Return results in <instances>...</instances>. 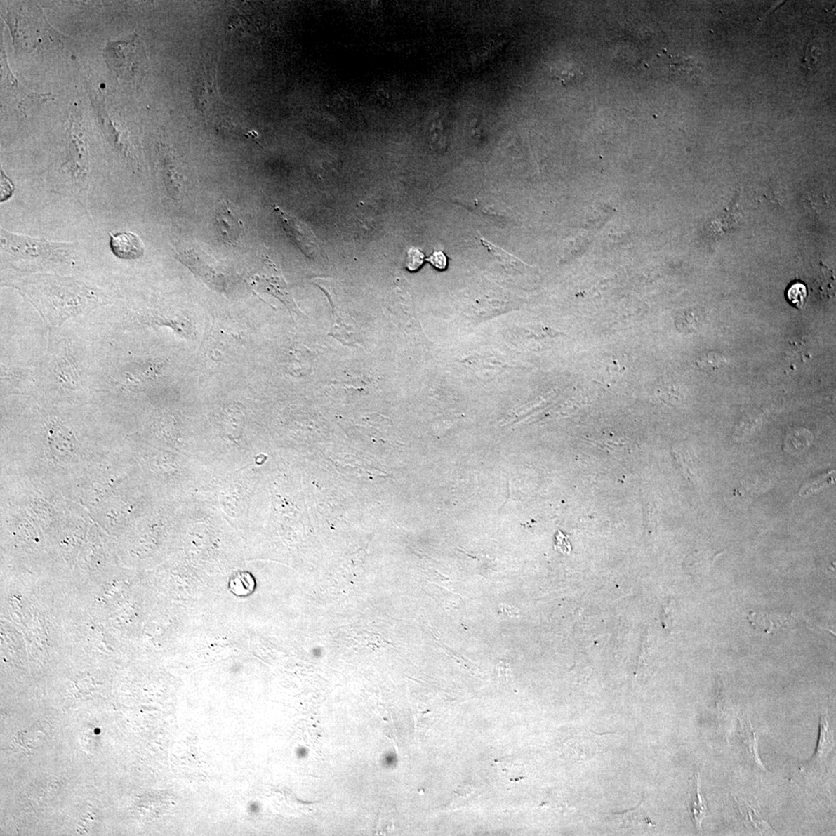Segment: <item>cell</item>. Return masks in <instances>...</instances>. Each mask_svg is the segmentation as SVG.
I'll list each match as a JSON object with an SVG mask.
<instances>
[{
	"instance_id": "cell-13",
	"label": "cell",
	"mask_w": 836,
	"mask_h": 836,
	"mask_svg": "<svg viewBox=\"0 0 836 836\" xmlns=\"http://www.w3.org/2000/svg\"><path fill=\"white\" fill-rule=\"evenodd\" d=\"M741 809L747 812L748 818H745V819H747L748 822L752 823V826L757 828V830L760 832L771 831L770 826L768 825L762 817L760 816L758 809L752 808V806L748 804H745L744 805L741 806Z\"/></svg>"
},
{
	"instance_id": "cell-12",
	"label": "cell",
	"mask_w": 836,
	"mask_h": 836,
	"mask_svg": "<svg viewBox=\"0 0 836 836\" xmlns=\"http://www.w3.org/2000/svg\"><path fill=\"white\" fill-rule=\"evenodd\" d=\"M786 298L789 304L793 307L802 308L807 301L808 290L806 285L801 281H795L789 284L786 290Z\"/></svg>"
},
{
	"instance_id": "cell-5",
	"label": "cell",
	"mask_w": 836,
	"mask_h": 836,
	"mask_svg": "<svg viewBox=\"0 0 836 836\" xmlns=\"http://www.w3.org/2000/svg\"><path fill=\"white\" fill-rule=\"evenodd\" d=\"M273 207L281 220L284 230L301 252L310 258L318 257L322 253L319 239L307 225L296 217L286 213L280 207Z\"/></svg>"
},
{
	"instance_id": "cell-11",
	"label": "cell",
	"mask_w": 836,
	"mask_h": 836,
	"mask_svg": "<svg viewBox=\"0 0 836 836\" xmlns=\"http://www.w3.org/2000/svg\"><path fill=\"white\" fill-rule=\"evenodd\" d=\"M694 785H693V793L691 798L690 812L691 814V819L695 825L700 828L702 826L703 820L707 816L709 809H708L706 802L704 801V797L700 790L701 786V781H700L699 774H695Z\"/></svg>"
},
{
	"instance_id": "cell-10",
	"label": "cell",
	"mask_w": 836,
	"mask_h": 836,
	"mask_svg": "<svg viewBox=\"0 0 836 836\" xmlns=\"http://www.w3.org/2000/svg\"><path fill=\"white\" fill-rule=\"evenodd\" d=\"M258 283L263 289L280 299L291 310L298 312V307L290 295L287 285L279 277H258Z\"/></svg>"
},
{
	"instance_id": "cell-8",
	"label": "cell",
	"mask_w": 836,
	"mask_h": 836,
	"mask_svg": "<svg viewBox=\"0 0 836 836\" xmlns=\"http://www.w3.org/2000/svg\"><path fill=\"white\" fill-rule=\"evenodd\" d=\"M834 747V735L828 723V718L823 717L820 719L819 737L816 754L811 758V763L823 764Z\"/></svg>"
},
{
	"instance_id": "cell-1",
	"label": "cell",
	"mask_w": 836,
	"mask_h": 836,
	"mask_svg": "<svg viewBox=\"0 0 836 836\" xmlns=\"http://www.w3.org/2000/svg\"><path fill=\"white\" fill-rule=\"evenodd\" d=\"M16 288L42 313L71 314L101 305L105 300L99 291L73 279L55 274L27 277Z\"/></svg>"
},
{
	"instance_id": "cell-3",
	"label": "cell",
	"mask_w": 836,
	"mask_h": 836,
	"mask_svg": "<svg viewBox=\"0 0 836 836\" xmlns=\"http://www.w3.org/2000/svg\"><path fill=\"white\" fill-rule=\"evenodd\" d=\"M63 167L70 178V193L85 207L88 192L89 154L85 131L72 122L67 132Z\"/></svg>"
},
{
	"instance_id": "cell-6",
	"label": "cell",
	"mask_w": 836,
	"mask_h": 836,
	"mask_svg": "<svg viewBox=\"0 0 836 836\" xmlns=\"http://www.w3.org/2000/svg\"><path fill=\"white\" fill-rule=\"evenodd\" d=\"M218 235L223 242L230 246H237L245 232L244 223L230 203L223 201L215 215Z\"/></svg>"
},
{
	"instance_id": "cell-4",
	"label": "cell",
	"mask_w": 836,
	"mask_h": 836,
	"mask_svg": "<svg viewBox=\"0 0 836 836\" xmlns=\"http://www.w3.org/2000/svg\"><path fill=\"white\" fill-rule=\"evenodd\" d=\"M140 43L137 35L126 40L109 42L105 50V58L110 69L117 77L123 79H133L139 72L142 54Z\"/></svg>"
},
{
	"instance_id": "cell-14",
	"label": "cell",
	"mask_w": 836,
	"mask_h": 836,
	"mask_svg": "<svg viewBox=\"0 0 836 836\" xmlns=\"http://www.w3.org/2000/svg\"><path fill=\"white\" fill-rule=\"evenodd\" d=\"M425 255L417 248H411L406 254V267L410 271H417L423 265Z\"/></svg>"
},
{
	"instance_id": "cell-16",
	"label": "cell",
	"mask_w": 836,
	"mask_h": 836,
	"mask_svg": "<svg viewBox=\"0 0 836 836\" xmlns=\"http://www.w3.org/2000/svg\"><path fill=\"white\" fill-rule=\"evenodd\" d=\"M501 607L509 616H516V608L507 605H503Z\"/></svg>"
},
{
	"instance_id": "cell-9",
	"label": "cell",
	"mask_w": 836,
	"mask_h": 836,
	"mask_svg": "<svg viewBox=\"0 0 836 836\" xmlns=\"http://www.w3.org/2000/svg\"><path fill=\"white\" fill-rule=\"evenodd\" d=\"M162 163L166 187H167L168 192L171 195V197L178 199L180 193V188H182V183H180L178 167L174 160H173V156L166 152V150H164L162 153Z\"/></svg>"
},
{
	"instance_id": "cell-2",
	"label": "cell",
	"mask_w": 836,
	"mask_h": 836,
	"mask_svg": "<svg viewBox=\"0 0 836 836\" xmlns=\"http://www.w3.org/2000/svg\"><path fill=\"white\" fill-rule=\"evenodd\" d=\"M1 257L4 265L15 268L50 267L72 263L78 258V245L52 242L18 234L1 229Z\"/></svg>"
},
{
	"instance_id": "cell-15",
	"label": "cell",
	"mask_w": 836,
	"mask_h": 836,
	"mask_svg": "<svg viewBox=\"0 0 836 836\" xmlns=\"http://www.w3.org/2000/svg\"><path fill=\"white\" fill-rule=\"evenodd\" d=\"M426 260L429 263H431L432 266L440 270H446L448 266L447 257L442 251L434 252L431 257L427 258Z\"/></svg>"
},
{
	"instance_id": "cell-7",
	"label": "cell",
	"mask_w": 836,
	"mask_h": 836,
	"mask_svg": "<svg viewBox=\"0 0 836 836\" xmlns=\"http://www.w3.org/2000/svg\"><path fill=\"white\" fill-rule=\"evenodd\" d=\"M110 246L116 257L122 260H137L145 254V247L139 236L131 232L110 234Z\"/></svg>"
}]
</instances>
